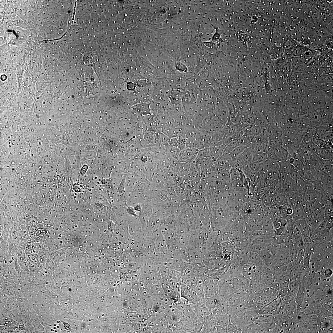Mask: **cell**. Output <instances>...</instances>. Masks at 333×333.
I'll use <instances>...</instances> for the list:
<instances>
[{
	"instance_id": "obj_1",
	"label": "cell",
	"mask_w": 333,
	"mask_h": 333,
	"mask_svg": "<svg viewBox=\"0 0 333 333\" xmlns=\"http://www.w3.org/2000/svg\"><path fill=\"white\" fill-rule=\"evenodd\" d=\"M252 154L250 146L247 147L237 158L234 166L240 169L244 165L252 162Z\"/></svg>"
},
{
	"instance_id": "obj_2",
	"label": "cell",
	"mask_w": 333,
	"mask_h": 333,
	"mask_svg": "<svg viewBox=\"0 0 333 333\" xmlns=\"http://www.w3.org/2000/svg\"><path fill=\"white\" fill-rule=\"evenodd\" d=\"M198 150L188 148L181 150L179 154L178 159L182 162H190L195 160Z\"/></svg>"
},
{
	"instance_id": "obj_3",
	"label": "cell",
	"mask_w": 333,
	"mask_h": 333,
	"mask_svg": "<svg viewBox=\"0 0 333 333\" xmlns=\"http://www.w3.org/2000/svg\"><path fill=\"white\" fill-rule=\"evenodd\" d=\"M225 147L224 145L222 144L210 147L209 150L212 159L215 160L220 157Z\"/></svg>"
},
{
	"instance_id": "obj_4",
	"label": "cell",
	"mask_w": 333,
	"mask_h": 333,
	"mask_svg": "<svg viewBox=\"0 0 333 333\" xmlns=\"http://www.w3.org/2000/svg\"><path fill=\"white\" fill-rule=\"evenodd\" d=\"M262 225L263 228L268 232H272L275 229L273 224L271 218L266 216L263 219Z\"/></svg>"
},
{
	"instance_id": "obj_5",
	"label": "cell",
	"mask_w": 333,
	"mask_h": 333,
	"mask_svg": "<svg viewBox=\"0 0 333 333\" xmlns=\"http://www.w3.org/2000/svg\"><path fill=\"white\" fill-rule=\"evenodd\" d=\"M248 147L249 146H240L236 147L230 153L229 157L233 162H236L238 156Z\"/></svg>"
},
{
	"instance_id": "obj_6",
	"label": "cell",
	"mask_w": 333,
	"mask_h": 333,
	"mask_svg": "<svg viewBox=\"0 0 333 333\" xmlns=\"http://www.w3.org/2000/svg\"><path fill=\"white\" fill-rule=\"evenodd\" d=\"M267 158L266 149L261 152L252 154V162H262Z\"/></svg>"
},
{
	"instance_id": "obj_7",
	"label": "cell",
	"mask_w": 333,
	"mask_h": 333,
	"mask_svg": "<svg viewBox=\"0 0 333 333\" xmlns=\"http://www.w3.org/2000/svg\"><path fill=\"white\" fill-rule=\"evenodd\" d=\"M241 296L236 293H233L228 297V302L231 307L236 306L240 302Z\"/></svg>"
},
{
	"instance_id": "obj_8",
	"label": "cell",
	"mask_w": 333,
	"mask_h": 333,
	"mask_svg": "<svg viewBox=\"0 0 333 333\" xmlns=\"http://www.w3.org/2000/svg\"><path fill=\"white\" fill-rule=\"evenodd\" d=\"M193 148L199 150L206 148L202 139L195 140L190 143L187 142L186 148Z\"/></svg>"
},
{
	"instance_id": "obj_9",
	"label": "cell",
	"mask_w": 333,
	"mask_h": 333,
	"mask_svg": "<svg viewBox=\"0 0 333 333\" xmlns=\"http://www.w3.org/2000/svg\"><path fill=\"white\" fill-rule=\"evenodd\" d=\"M237 141L231 142L224 148L221 156L226 157H229L231 152L236 147Z\"/></svg>"
},
{
	"instance_id": "obj_10",
	"label": "cell",
	"mask_w": 333,
	"mask_h": 333,
	"mask_svg": "<svg viewBox=\"0 0 333 333\" xmlns=\"http://www.w3.org/2000/svg\"><path fill=\"white\" fill-rule=\"evenodd\" d=\"M209 149L205 148L199 150L195 160H200L206 157H210Z\"/></svg>"
},
{
	"instance_id": "obj_11",
	"label": "cell",
	"mask_w": 333,
	"mask_h": 333,
	"mask_svg": "<svg viewBox=\"0 0 333 333\" xmlns=\"http://www.w3.org/2000/svg\"><path fill=\"white\" fill-rule=\"evenodd\" d=\"M262 162H251L249 163L250 168L254 174H255L260 171Z\"/></svg>"
},
{
	"instance_id": "obj_12",
	"label": "cell",
	"mask_w": 333,
	"mask_h": 333,
	"mask_svg": "<svg viewBox=\"0 0 333 333\" xmlns=\"http://www.w3.org/2000/svg\"><path fill=\"white\" fill-rule=\"evenodd\" d=\"M135 210L134 208L129 206H127V211L128 213L131 216H136L137 215L136 214Z\"/></svg>"
}]
</instances>
